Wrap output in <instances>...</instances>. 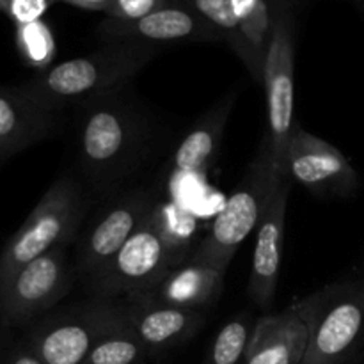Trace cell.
I'll return each instance as SVG.
<instances>
[{
    "label": "cell",
    "instance_id": "obj_1",
    "mask_svg": "<svg viewBox=\"0 0 364 364\" xmlns=\"http://www.w3.org/2000/svg\"><path fill=\"white\" fill-rule=\"evenodd\" d=\"M155 55L156 46L149 43L114 41L41 71L20 89L43 109L63 112L66 107L114 92L141 73Z\"/></svg>",
    "mask_w": 364,
    "mask_h": 364
},
{
    "label": "cell",
    "instance_id": "obj_2",
    "mask_svg": "<svg viewBox=\"0 0 364 364\" xmlns=\"http://www.w3.org/2000/svg\"><path fill=\"white\" fill-rule=\"evenodd\" d=\"M287 180V173L277 166L263 141L240 185L230 196L191 258L226 272L237 249L258 230L274 196Z\"/></svg>",
    "mask_w": 364,
    "mask_h": 364
},
{
    "label": "cell",
    "instance_id": "obj_3",
    "mask_svg": "<svg viewBox=\"0 0 364 364\" xmlns=\"http://www.w3.org/2000/svg\"><path fill=\"white\" fill-rule=\"evenodd\" d=\"M185 256L183 242L174 237L162 210L156 206L102 272L92 277L91 284L102 299L135 297L155 288L187 259Z\"/></svg>",
    "mask_w": 364,
    "mask_h": 364
},
{
    "label": "cell",
    "instance_id": "obj_4",
    "mask_svg": "<svg viewBox=\"0 0 364 364\" xmlns=\"http://www.w3.org/2000/svg\"><path fill=\"white\" fill-rule=\"evenodd\" d=\"M308 327L302 364H347L364 341V281L336 283L294 304Z\"/></svg>",
    "mask_w": 364,
    "mask_h": 364
},
{
    "label": "cell",
    "instance_id": "obj_5",
    "mask_svg": "<svg viewBox=\"0 0 364 364\" xmlns=\"http://www.w3.org/2000/svg\"><path fill=\"white\" fill-rule=\"evenodd\" d=\"M85 208V198L71 178L53 181L0 252V291L21 267L66 247L80 230Z\"/></svg>",
    "mask_w": 364,
    "mask_h": 364
},
{
    "label": "cell",
    "instance_id": "obj_6",
    "mask_svg": "<svg viewBox=\"0 0 364 364\" xmlns=\"http://www.w3.org/2000/svg\"><path fill=\"white\" fill-rule=\"evenodd\" d=\"M141 119L112 92L84 103L78 123V156L96 183L123 176L141 151Z\"/></svg>",
    "mask_w": 364,
    "mask_h": 364
},
{
    "label": "cell",
    "instance_id": "obj_7",
    "mask_svg": "<svg viewBox=\"0 0 364 364\" xmlns=\"http://www.w3.org/2000/svg\"><path fill=\"white\" fill-rule=\"evenodd\" d=\"M127 316L123 304L103 301L41 316L23 341L45 364H84L95 345Z\"/></svg>",
    "mask_w": 364,
    "mask_h": 364
},
{
    "label": "cell",
    "instance_id": "obj_8",
    "mask_svg": "<svg viewBox=\"0 0 364 364\" xmlns=\"http://www.w3.org/2000/svg\"><path fill=\"white\" fill-rule=\"evenodd\" d=\"M274 27L263 63L262 84L267 100V142L270 155L284 169L288 144L295 130V34L294 16L283 2H276ZM287 173V171H284Z\"/></svg>",
    "mask_w": 364,
    "mask_h": 364
},
{
    "label": "cell",
    "instance_id": "obj_9",
    "mask_svg": "<svg viewBox=\"0 0 364 364\" xmlns=\"http://www.w3.org/2000/svg\"><path fill=\"white\" fill-rule=\"evenodd\" d=\"M73 287L66 247L53 249L21 267L0 291V326H31L59 304Z\"/></svg>",
    "mask_w": 364,
    "mask_h": 364
},
{
    "label": "cell",
    "instance_id": "obj_10",
    "mask_svg": "<svg viewBox=\"0 0 364 364\" xmlns=\"http://www.w3.org/2000/svg\"><path fill=\"white\" fill-rule=\"evenodd\" d=\"M284 171L294 183L315 194L347 196L358 188L359 176L347 156L331 142L295 127L288 144Z\"/></svg>",
    "mask_w": 364,
    "mask_h": 364
},
{
    "label": "cell",
    "instance_id": "obj_11",
    "mask_svg": "<svg viewBox=\"0 0 364 364\" xmlns=\"http://www.w3.org/2000/svg\"><path fill=\"white\" fill-rule=\"evenodd\" d=\"M156 201L144 191H135L114 203L95 220L78 242L77 258L82 274L92 279L130 240L132 235L155 212Z\"/></svg>",
    "mask_w": 364,
    "mask_h": 364
},
{
    "label": "cell",
    "instance_id": "obj_12",
    "mask_svg": "<svg viewBox=\"0 0 364 364\" xmlns=\"http://www.w3.org/2000/svg\"><path fill=\"white\" fill-rule=\"evenodd\" d=\"M107 41L135 43H180V41H219L223 36L185 0H173L169 6L135 21H119L107 18L98 27Z\"/></svg>",
    "mask_w": 364,
    "mask_h": 364
},
{
    "label": "cell",
    "instance_id": "obj_13",
    "mask_svg": "<svg viewBox=\"0 0 364 364\" xmlns=\"http://www.w3.org/2000/svg\"><path fill=\"white\" fill-rule=\"evenodd\" d=\"M291 180L288 178L274 196L267 208L256 233L255 255H252L251 276H249V299L259 309L269 313L276 301L277 283H279L281 259L284 245V224H287V206L290 196Z\"/></svg>",
    "mask_w": 364,
    "mask_h": 364
},
{
    "label": "cell",
    "instance_id": "obj_14",
    "mask_svg": "<svg viewBox=\"0 0 364 364\" xmlns=\"http://www.w3.org/2000/svg\"><path fill=\"white\" fill-rule=\"evenodd\" d=\"M60 128V112L43 109L21 91L20 85H0V162L55 137Z\"/></svg>",
    "mask_w": 364,
    "mask_h": 364
},
{
    "label": "cell",
    "instance_id": "obj_15",
    "mask_svg": "<svg viewBox=\"0 0 364 364\" xmlns=\"http://www.w3.org/2000/svg\"><path fill=\"white\" fill-rule=\"evenodd\" d=\"M224 276L226 272L208 263L187 258L171 270L155 288L130 299L206 313L223 294Z\"/></svg>",
    "mask_w": 364,
    "mask_h": 364
},
{
    "label": "cell",
    "instance_id": "obj_16",
    "mask_svg": "<svg viewBox=\"0 0 364 364\" xmlns=\"http://www.w3.org/2000/svg\"><path fill=\"white\" fill-rule=\"evenodd\" d=\"M124 309L151 359L187 343L206 322V313L203 311H188L137 299H127Z\"/></svg>",
    "mask_w": 364,
    "mask_h": 364
},
{
    "label": "cell",
    "instance_id": "obj_17",
    "mask_svg": "<svg viewBox=\"0 0 364 364\" xmlns=\"http://www.w3.org/2000/svg\"><path fill=\"white\" fill-rule=\"evenodd\" d=\"M306 350L308 327L290 306L256 320L244 364H302Z\"/></svg>",
    "mask_w": 364,
    "mask_h": 364
},
{
    "label": "cell",
    "instance_id": "obj_18",
    "mask_svg": "<svg viewBox=\"0 0 364 364\" xmlns=\"http://www.w3.org/2000/svg\"><path fill=\"white\" fill-rule=\"evenodd\" d=\"M233 105L235 96L220 100L185 135L173 156L174 176L205 173L206 167L212 164L217 151H219Z\"/></svg>",
    "mask_w": 364,
    "mask_h": 364
},
{
    "label": "cell",
    "instance_id": "obj_19",
    "mask_svg": "<svg viewBox=\"0 0 364 364\" xmlns=\"http://www.w3.org/2000/svg\"><path fill=\"white\" fill-rule=\"evenodd\" d=\"M185 2L194 7L206 21H210L219 31V34L223 36V41H226L231 46V50L237 53V57L244 63L249 75L255 78V82L262 84L263 71L256 64L255 57L249 50V45L245 43L240 25L235 18L233 9H231L230 0H185Z\"/></svg>",
    "mask_w": 364,
    "mask_h": 364
},
{
    "label": "cell",
    "instance_id": "obj_20",
    "mask_svg": "<svg viewBox=\"0 0 364 364\" xmlns=\"http://www.w3.org/2000/svg\"><path fill=\"white\" fill-rule=\"evenodd\" d=\"M149 359L148 348L134 331L128 316H124L123 322L95 345L84 364H144Z\"/></svg>",
    "mask_w": 364,
    "mask_h": 364
},
{
    "label": "cell",
    "instance_id": "obj_21",
    "mask_svg": "<svg viewBox=\"0 0 364 364\" xmlns=\"http://www.w3.org/2000/svg\"><path fill=\"white\" fill-rule=\"evenodd\" d=\"M245 43L249 45L256 64L262 68L269 48L274 27V11L269 0H230Z\"/></svg>",
    "mask_w": 364,
    "mask_h": 364
},
{
    "label": "cell",
    "instance_id": "obj_22",
    "mask_svg": "<svg viewBox=\"0 0 364 364\" xmlns=\"http://www.w3.org/2000/svg\"><path fill=\"white\" fill-rule=\"evenodd\" d=\"M255 323L249 315H238L220 327L205 364H244Z\"/></svg>",
    "mask_w": 364,
    "mask_h": 364
},
{
    "label": "cell",
    "instance_id": "obj_23",
    "mask_svg": "<svg viewBox=\"0 0 364 364\" xmlns=\"http://www.w3.org/2000/svg\"><path fill=\"white\" fill-rule=\"evenodd\" d=\"M16 48L21 60L39 73L52 68L57 53L52 28L43 20L16 25Z\"/></svg>",
    "mask_w": 364,
    "mask_h": 364
},
{
    "label": "cell",
    "instance_id": "obj_24",
    "mask_svg": "<svg viewBox=\"0 0 364 364\" xmlns=\"http://www.w3.org/2000/svg\"><path fill=\"white\" fill-rule=\"evenodd\" d=\"M55 2L57 0H0V9L14 25H23L41 20Z\"/></svg>",
    "mask_w": 364,
    "mask_h": 364
},
{
    "label": "cell",
    "instance_id": "obj_25",
    "mask_svg": "<svg viewBox=\"0 0 364 364\" xmlns=\"http://www.w3.org/2000/svg\"><path fill=\"white\" fill-rule=\"evenodd\" d=\"M173 0H112L107 18L119 21H135L162 7L169 6Z\"/></svg>",
    "mask_w": 364,
    "mask_h": 364
},
{
    "label": "cell",
    "instance_id": "obj_26",
    "mask_svg": "<svg viewBox=\"0 0 364 364\" xmlns=\"http://www.w3.org/2000/svg\"><path fill=\"white\" fill-rule=\"evenodd\" d=\"M0 364H45L23 340L0 350Z\"/></svg>",
    "mask_w": 364,
    "mask_h": 364
},
{
    "label": "cell",
    "instance_id": "obj_27",
    "mask_svg": "<svg viewBox=\"0 0 364 364\" xmlns=\"http://www.w3.org/2000/svg\"><path fill=\"white\" fill-rule=\"evenodd\" d=\"M60 2H66L70 6L80 7V9L87 11H102V13H107L112 4V0H60Z\"/></svg>",
    "mask_w": 364,
    "mask_h": 364
},
{
    "label": "cell",
    "instance_id": "obj_28",
    "mask_svg": "<svg viewBox=\"0 0 364 364\" xmlns=\"http://www.w3.org/2000/svg\"><path fill=\"white\" fill-rule=\"evenodd\" d=\"M358 2H359V4H361V6L364 7V0H358Z\"/></svg>",
    "mask_w": 364,
    "mask_h": 364
},
{
    "label": "cell",
    "instance_id": "obj_29",
    "mask_svg": "<svg viewBox=\"0 0 364 364\" xmlns=\"http://www.w3.org/2000/svg\"><path fill=\"white\" fill-rule=\"evenodd\" d=\"M0 13H2V9H0Z\"/></svg>",
    "mask_w": 364,
    "mask_h": 364
}]
</instances>
